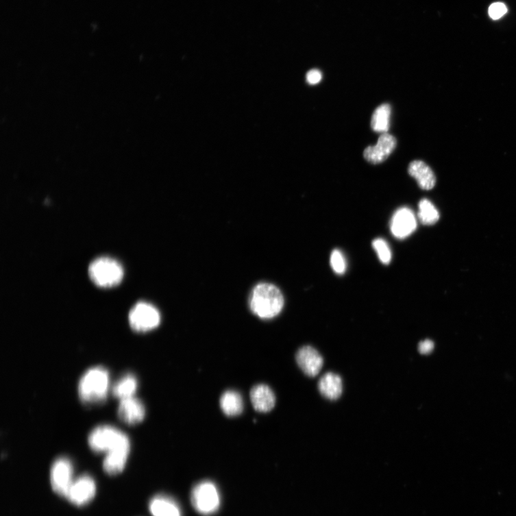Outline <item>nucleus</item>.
Instances as JSON below:
<instances>
[{
  "mask_svg": "<svg viewBox=\"0 0 516 516\" xmlns=\"http://www.w3.org/2000/svg\"><path fill=\"white\" fill-rule=\"evenodd\" d=\"M250 400L256 410L260 413L270 412L275 404V397L272 389L265 384L255 386L250 392Z\"/></svg>",
  "mask_w": 516,
  "mask_h": 516,
  "instance_id": "nucleus-13",
  "label": "nucleus"
},
{
  "mask_svg": "<svg viewBox=\"0 0 516 516\" xmlns=\"http://www.w3.org/2000/svg\"><path fill=\"white\" fill-rule=\"evenodd\" d=\"M322 79V73L317 69L310 71L306 75L307 82L310 85L318 84Z\"/></svg>",
  "mask_w": 516,
  "mask_h": 516,
  "instance_id": "nucleus-25",
  "label": "nucleus"
},
{
  "mask_svg": "<svg viewBox=\"0 0 516 516\" xmlns=\"http://www.w3.org/2000/svg\"><path fill=\"white\" fill-rule=\"evenodd\" d=\"M149 509L153 516H182L175 500L164 495L154 497L150 502Z\"/></svg>",
  "mask_w": 516,
  "mask_h": 516,
  "instance_id": "nucleus-17",
  "label": "nucleus"
},
{
  "mask_svg": "<svg viewBox=\"0 0 516 516\" xmlns=\"http://www.w3.org/2000/svg\"><path fill=\"white\" fill-rule=\"evenodd\" d=\"M88 442L96 452H108L121 447H131L128 436L108 426H99L90 433Z\"/></svg>",
  "mask_w": 516,
  "mask_h": 516,
  "instance_id": "nucleus-4",
  "label": "nucleus"
},
{
  "mask_svg": "<svg viewBox=\"0 0 516 516\" xmlns=\"http://www.w3.org/2000/svg\"><path fill=\"white\" fill-rule=\"evenodd\" d=\"M296 362L307 376L315 378L320 373L323 359L319 352L310 346L301 348L296 354Z\"/></svg>",
  "mask_w": 516,
  "mask_h": 516,
  "instance_id": "nucleus-11",
  "label": "nucleus"
},
{
  "mask_svg": "<svg viewBox=\"0 0 516 516\" xmlns=\"http://www.w3.org/2000/svg\"><path fill=\"white\" fill-rule=\"evenodd\" d=\"M434 345L432 341L426 339L419 343L418 349L421 354H429L434 349Z\"/></svg>",
  "mask_w": 516,
  "mask_h": 516,
  "instance_id": "nucleus-26",
  "label": "nucleus"
},
{
  "mask_svg": "<svg viewBox=\"0 0 516 516\" xmlns=\"http://www.w3.org/2000/svg\"><path fill=\"white\" fill-rule=\"evenodd\" d=\"M330 263L334 271L339 275H343L347 270V262L342 253L339 249H334L330 258Z\"/></svg>",
  "mask_w": 516,
  "mask_h": 516,
  "instance_id": "nucleus-23",
  "label": "nucleus"
},
{
  "mask_svg": "<svg viewBox=\"0 0 516 516\" xmlns=\"http://www.w3.org/2000/svg\"><path fill=\"white\" fill-rule=\"evenodd\" d=\"M97 492L95 481L85 475L73 480L66 497L74 505L82 506L88 504Z\"/></svg>",
  "mask_w": 516,
  "mask_h": 516,
  "instance_id": "nucleus-8",
  "label": "nucleus"
},
{
  "mask_svg": "<svg viewBox=\"0 0 516 516\" xmlns=\"http://www.w3.org/2000/svg\"><path fill=\"white\" fill-rule=\"evenodd\" d=\"M282 292L275 286L261 283L258 284L249 297V308L262 319H271L280 315L284 306Z\"/></svg>",
  "mask_w": 516,
  "mask_h": 516,
  "instance_id": "nucleus-1",
  "label": "nucleus"
},
{
  "mask_svg": "<svg viewBox=\"0 0 516 516\" xmlns=\"http://www.w3.org/2000/svg\"><path fill=\"white\" fill-rule=\"evenodd\" d=\"M129 321L135 332H147L160 325L161 315L158 309L153 305L139 302L130 310Z\"/></svg>",
  "mask_w": 516,
  "mask_h": 516,
  "instance_id": "nucleus-6",
  "label": "nucleus"
},
{
  "mask_svg": "<svg viewBox=\"0 0 516 516\" xmlns=\"http://www.w3.org/2000/svg\"><path fill=\"white\" fill-rule=\"evenodd\" d=\"M418 217L422 224L431 225L439 221L440 214L430 200L423 199L419 203Z\"/></svg>",
  "mask_w": 516,
  "mask_h": 516,
  "instance_id": "nucleus-21",
  "label": "nucleus"
},
{
  "mask_svg": "<svg viewBox=\"0 0 516 516\" xmlns=\"http://www.w3.org/2000/svg\"><path fill=\"white\" fill-rule=\"evenodd\" d=\"M318 387L320 393L326 399L336 400L339 399L343 391L341 378L338 374L328 372L320 379Z\"/></svg>",
  "mask_w": 516,
  "mask_h": 516,
  "instance_id": "nucleus-16",
  "label": "nucleus"
},
{
  "mask_svg": "<svg viewBox=\"0 0 516 516\" xmlns=\"http://www.w3.org/2000/svg\"><path fill=\"white\" fill-rule=\"evenodd\" d=\"M191 500L196 511L205 515L216 512L221 504L220 494L215 484L210 481L197 484L193 490Z\"/></svg>",
  "mask_w": 516,
  "mask_h": 516,
  "instance_id": "nucleus-5",
  "label": "nucleus"
},
{
  "mask_svg": "<svg viewBox=\"0 0 516 516\" xmlns=\"http://www.w3.org/2000/svg\"><path fill=\"white\" fill-rule=\"evenodd\" d=\"M138 389V381L132 373L124 375L112 387L114 397L122 400L133 397Z\"/></svg>",
  "mask_w": 516,
  "mask_h": 516,
  "instance_id": "nucleus-19",
  "label": "nucleus"
},
{
  "mask_svg": "<svg viewBox=\"0 0 516 516\" xmlns=\"http://www.w3.org/2000/svg\"><path fill=\"white\" fill-rule=\"evenodd\" d=\"M396 145L397 140L393 135L388 133L382 134L376 145L369 147L365 150V158L371 164H380L393 152Z\"/></svg>",
  "mask_w": 516,
  "mask_h": 516,
  "instance_id": "nucleus-10",
  "label": "nucleus"
},
{
  "mask_svg": "<svg viewBox=\"0 0 516 516\" xmlns=\"http://www.w3.org/2000/svg\"><path fill=\"white\" fill-rule=\"evenodd\" d=\"M391 232L397 239H405L415 231L417 228V219L408 208H402L394 214L391 221Z\"/></svg>",
  "mask_w": 516,
  "mask_h": 516,
  "instance_id": "nucleus-9",
  "label": "nucleus"
},
{
  "mask_svg": "<svg viewBox=\"0 0 516 516\" xmlns=\"http://www.w3.org/2000/svg\"><path fill=\"white\" fill-rule=\"evenodd\" d=\"M507 12L508 8L503 3H493L489 9V16L493 21L503 18Z\"/></svg>",
  "mask_w": 516,
  "mask_h": 516,
  "instance_id": "nucleus-24",
  "label": "nucleus"
},
{
  "mask_svg": "<svg viewBox=\"0 0 516 516\" xmlns=\"http://www.w3.org/2000/svg\"><path fill=\"white\" fill-rule=\"evenodd\" d=\"M372 245L380 261L383 264H389L392 260V252L388 243L382 238H378L373 241Z\"/></svg>",
  "mask_w": 516,
  "mask_h": 516,
  "instance_id": "nucleus-22",
  "label": "nucleus"
},
{
  "mask_svg": "<svg viewBox=\"0 0 516 516\" xmlns=\"http://www.w3.org/2000/svg\"><path fill=\"white\" fill-rule=\"evenodd\" d=\"M391 106L384 103L379 106L373 114L371 122L372 130L375 132L387 133L390 127Z\"/></svg>",
  "mask_w": 516,
  "mask_h": 516,
  "instance_id": "nucleus-20",
  "label": "nucleus"
},
{
  "mask_svg": "<svg viewBox=\"0 0 516 516\" xmlns=\"http://www.w3.org/2000/svg\"><path fill=\"white\" fill-rule=\"evenodd\" d=\"M110 389V376L103 367H95L88 370L78 384V395L86 404L103 402Z\"/></svg>",
  "mask_w": 516,
  "mask_h": 516,
  "instance_id": "nucleus-2",
  "label": "nucleus"
},
{
  "mask_svg": "<svg viewBox=\"0 0 516 516\" xmlns=\"http://www.w3.org/2000/svg\"><path fill=\"white\" fill-rule=\"evenodd\" d=\"M130 447L115 449L106 453L103 460V469L108 475L120 474L126 466Z\"/></svg>",
  "mask_w": 516,
  "mask_h": 516,
  "instance_id": "nucleus-15",
  "label": "nucleus"
},
{
  "mask_svg": "<svg viewBox=\"0 0 516 516\" xmlns=\"http://www.w3.org/2000/svg\"><path fill=\"white\" fill-rule=\"evenodd\" d=\"M408 172L410 175L417 180L421 189L430 191L435 186L436 177L434 172L425 162L413 161L409 166Z\"/></svg>",
  "mask_w": 516,
  "mask_h": 516,
  "instance_id": "nucleus-14",
  "label": "nucleus"
},
{
  "mask_svg": "<svg viewBox=\"0 0 516 516\" xmlns=\"http://www.w3.org/2000/svg\"><path fill=\"white\" fill-rule=\"evenodd\" d=\"M73 467L71 462L66 458H60L53 464L51 471V482L53 490L61 496L66 497L73 482Z\"/></svg>",
  "mask_w": 516,
  "mask_h": 516,
  "instance_id": "nucleus-7",
  "label": "nucleus"
},
{
  "mask_svg": "<svg viewBox=\"0 0 516 516\" xmlns=\"http://www.w3.org/2000/svg\"><path fill=\"white\" fill-rule=\"evenodd\" d=\"M221 408L228 417L241 415L243 410V400L236 391H227L221 398Z\"/></svg>",
  "mask_w": 516,
  "mask_h": 516,
  "instance_id": "nucleus-18",
  "label": "nucleus"
},
{
  "mask_svg": "<svg viewBox=\"0 0 516 516\" xmlns=\"http://www.w3.org/2000/svg\"><path fill=\"white\" fill-rule=\"evenodd\" d=\"M88 275L97 286L110 288L121 283L123 277V270L121 264L116 260L102 257L90 263Z\"/></svg>",
  "mask_w": 516,
  "mask_h": 516,
  "instance_id": "nucleus-3",
  "label": "nucleus"
},
{
  "mask_svg": "<svg viewBox=\"0 0 516 516\" xmlns=\"http://www.w3.org/2000/svg\"><path fill=\"white\" fill-rule=\"evenodd\" d=\"M146 415L144 404L134 397L121 400L118 408L119 419L128 425L142 422Z\"/></svg>",
  "mask_w": 516,
  "mask_h": 516,
  "instance_id": "nucleus-12",
  "label": "nucleus"
}]
</instances>
